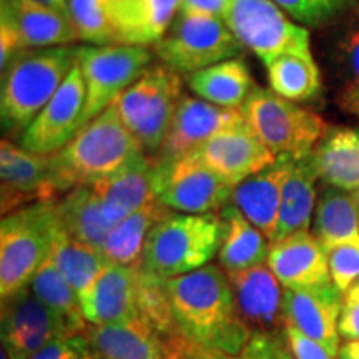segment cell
Segmentation results:
<instances>
[{"label": "cell", "mask_w": 359, "mask_h": 359, "mask_svg": "<svg viewBox=\"0 0 359 359\" xmlns=\"http://www.w3.org/2000/svg\"><path fill=\"white\" fill-rule=\"evenodd\" d=\"M180 333L201 348L241 351L253 336L238 311L226 271L215 264L165 281Z\"/></svg>", "instance_id": "1"}, {"label": "cell", "mask_w": 359, "mask_h": 359, "mask_svg": "<svg viewBox=\"0 0 359 359\" xmlns=\"http://www.w3.org/2000/svg\"><path fill=\"white\" fill-rule=\"evenodd\" d=\"M77 65V47L25 48L2 72L0 116L4 133L19 137Z\"/></svg>", "instance_id": "2"}, {"label": "cell", "mask_w": 359, "mask_h": 359, "mask_svg": "<svg viewBox=\"0 0 359 359\" xmlns=\"http://www.w3.org/2000/svg\"><path fill=\"white\" fill-rule=\"evenodd\" d=\"M142 151L114 103L88 122L64 148L48 155L52 182L58 195L79 187H93Z\"/></svg>", "instance_id": "3"}, {"label": "cell", "mask_w": 359, "mask_h": 359, "mask_svg": "<svg viewBox=\"0 0 359 359\" xmlns=\"http://www.w3.org/2000/svg\"><path fill=\"white\" fill-rule=\"evenodd\" d=\"M223 236L222 215L170 213L148 233L140 268L161 280L196 271L218 255Z\"/></svg>", "instance_id": "4"}, {"label": "cell", "mask_w": 359, "mask_h": 359, "mask_svg": "<svg viewBox=\"0 0 359 359\" xmlns=\"http://www.w3.org/2000/svg\"><path fill=\"white\" fill-rule=\"evenodd\" d=\"M57 201H37L6 215L0 223V298L29 288L52 253L60 230Z\"/></svg>", "instance_id": "5"}, {"label": "cell", "mask_w": 359, "mask_h": 359, "mask_svg": "<svg viewBox=\"0 0 359 359\" xmlns=\"http://www.w3.org/2000/svg\"><path fill=\"white\" fill-rule=\"evenodd\" d=\"M182 98L180 74L160 64L148 67L137 82L120 93L114 107L122 123L140 143L143 154L155 158Z\"/></svg>", "instance_id": "6"}, {"label": "cell", "mask_w": 359, "mask_h": 359, "mask_svg": "<svg viewBox=\"0 0 359 359\" xmlns=\"http://www.w3.org/2000/svg\"><path fill=\"white\" fill-rule=\"evenodd\" d=\"M241 111L248 127L276 156L288 155L296 160L309 156L330 130L320 115L271 88L255 87Z\"/></svg>", "instance_id": "7"}, {"label": "cell", "mask_w": 359, "mask_h": 359, "mask_svg": "<svg viewBox=\"0 0 359 359\" xmlns=\"http://www.w3.org/2000/svg\"><path fill=\"white\" fill-rule=\"evenodd\" d=\"M77 64L85 82L83 128L142 77L151 64V50L145 45H85L77 47Z\"/></svg>", "instance_id": "8"}, {"label": "cell", "mask_w": 359, "mask_h": 359, "mask_svg": "<svg viewBox=\"0 0 359 359\" xmlns=\"http://www.w3.org/2000/svg\"><path fill=\"white\" fill-rule=\"evenodd\" d=\"M243 48L219 17L178 12L167 34L155 43L161 64L177 74H193L233 58Z\"/></svg>", "instance_id": "9"}, {"label": "cell", "mask_w": 359, "mask_h": 359, "mask_svg": "<svg viewBox=\"0 0 359 359\" xmlns=\"http://www.w3.org/2000/svg\"><path fill=\"white\" fill-rule=\"evenodd\" d=\"M224 24L263 64L286 52H309V32L294 25L273 0H230Z\"/></svg>", "instance_id": "10"}, {"label": "cell", "mask_w": 359, "mask_h": 359, "mask_svg": "<svg viewBox=\"0 0 359 359\" xmlns=\"http://www.w3.org/2000/svg\"><path fill=\"white\" fill-rule=\"evenodd\" d=\"M155 163V161H154ZM233 187L193 154L168 167L155 165V193L173 212L217 213L230 203Z\"/></svg>", "instance_id": "11"}, {"label": "cell", "mask_w": 359, "mask_h": 359, "mask_svg": "<svg viewBox=\"0 0 359 359\" xmlns=\"http://www.w3.org/2000/svg\"><path fill=\"white\" fill-rule=\"evenodd\" d=\"M85 82L79 64L72 69L52 100L19 137V145L37 155H52L82 130Z\"/></svg>", "instance_id": "12"}, {"label": "cell", "mask_w": 359, "mask_h": 359, "mask_svg": "<svg viewBox=\"0 0 359 359\" xmlns=\"http://www.w3.org/2000/svg\"><path fill=\"white\" fill-rule=\"evenodd\" d=\"M69 334H74L69 325L30 286L2 302V346L13 359L32 358L53 339Z\"/></svg>", "instance_id": "13"}, {"label": "cell", "mask_w": 359, "mask_h": 359, "mask_svg": "<svg viewBox=\"0 0 359 359\" xmlns=\"http://www.w3.org/2000/svg\"><path fill=\"white\" fill-rule=\"evenodd\" d=\"M241 109H223L213 103L183 95L163 145L154 158L156 167H168L193 155L223 128L241 122Z\"/></svg>", "instance_id": "14"}, {"label": "cell", "mask_w": 359, "mask_h": 359, "mask_svg": "<svg viewBox=\"0 0 359 359\" xmlns=\"http://www.w3.org/2000/svg\"><path fill=\"white\" fill-rule=\"evenodd\" d=\"M195 154L230 187L240 185L276 160V155L255 135L245 118L223 128Z\"/></svg>", "instance_id": "15"}, {"label": "cell", "mask_w": 359, "mask_h": 359, "mask_svg": "<svg viewBox=\"0 0 359 359\" xmlns=\"http://www.w3.org/2000/svg\"><path fill=\"white\" fill-rule=\"evenodd\" d=\"M0 180L4 217L34 201L60 198L52 182L48 155L32 154L6 138L0 143Z\"/></svg>", "instance_id": "16"}, {"label": "cell", "mask_w": 359, "mask_h": 359, "mask_svg": "<svg viewBox=\"0 0 359 359\" xmlns=\"http://www.w3.org/2000/svg\"><path fill=\"white\" fill-rule=\"evenodd\" d=\"M343 293L333 281L309 288L283 291L285 326L291 325L308 338L323 344L333 356H339V316Z\"/></svg>", "instance_id": "17"}, {"label": "cell", "mask_w": 359, "mask_h": 359, "mask_svg": "<svg viewBox=\"0 0 359 359\" xmlns=\"http://www.w3.org/2000/svg\"><path fill=\"white\" fill-rule=\"evenodd\" d=\"M243 321L253 333L285 336L281 283L268 266L226 271Z\"/></svg>", "instance_id": "18"}, {"label": "cell", "mask_w": 359, "mask_h": 359, "mask_svg": "<svg viewBox=\"0 0 359 359\" xmlns=\"http://www.w3.org/2000/svg\"><path fill=\"white\" fill-rule=\"evenodd\" d=\"M88 325H122L140 316L138 311V266L109 263L95 283L80 298Z\"/></svg>", "instance_id": "19"}, {"label": "cell", "mask_w": 359, "mask_h": 359, "mask_svg": "<svg viewBox=\"0 0 359 359\" xmlns=\"http://www.w3.org/2000/svg\"><path fill=\"white\" fill-rule=\"evenodd\" d=\"M266 266L290 290L331 283L326 251L309 231H298L271 241Z\"/></svg>", "instance_id": "20"}, {"label": "cell", "mask_w": 359, "mask_h": 359, "mask_svg": "<svg viewBox=\"0 0 359 359\" xmlns=\"http://www.w3.org/2000/svg\"><path fill=\"white\" fill-rule=\"evenodd\" d=\"M111 226L156 198L154 158L138 151L109 177L93 185Z\"/></svg>", "instance_id": "21"}, {"label": "cell", "mask_w": 359, "mask_h": 359, "mask_svg": "<svg viewBox=\"0 0 359 359\" xmlns=\"http://www.w3.org/2000/svg\"><path fill=\"white\" fill-rule=\"evenodd\" d=\"M296 158L276 156L275 163L233 187L230 203L235 205L269 241H273L280 217L281 193Z\"/></svg>", "instance_id": "22"}, {"label": "cell", "mask_w": 359, "mask_h": 359, "mask_svg": "<svg viewBox=\"0 0 359 359\" xmlns=\"http://www.w3.org/2000/svg\"><path fill=\"white\" fill-rule=\"evenodd\" d=\"M182 0H111L105 8L118 43L155 45L177 19Z\"/></svg>", "instance_id": "23"}, {"label": "cell", "mask_w": 359, "mask_h": 359, "mask_svg": "<svg viewBox=\"0 0 359 359\" xmlns=\"http://www.w3.org/2000/svg\"><path fill=\"white\" fill-rule=\"evenodd\" d=\"M0 13L12 20L25 48L58 47L80 40L72 17L40 0H0Z\"/></svg>", "instance_id": "24"}, {"label": "cell", "mask_w": 359, "mask_h": 359, "mask_svg": "<svg viewBox=\"0 0 359 359\" xmlns=\"http://www.w3.org/2000/svg\"><path fill=\"white\" fill-rule=\"evenodd\" d=\"M85 336L97 359H168L163 341L140 316L122 325H90Z\"/></svg>", "instance_id": "25"}, {"label": "cell", "mask_w": 359, "mask_h": 359, "mask_svg": "<svg viewBox=\"0 0 359 359\" xmlns=\"http://www.w3.org/2000/svg\"><path fill=\"white\" fill-rule=\"evenodd\" d=\"M318 178L344 191L359 190V130L334 128L311 154Z\"/></svg>", "instance_id": "26"}, {"label": "cell", "mask_w": 359, "mask_h": 359, "mask_svg": "<svg viewBox=\"0 0 359 359\" xmlns=\"http://www.w3.org/2000/svg\"><path fill=\"white\" fill-rule=\"evenodd\" d=\"M188 87L213 105L241 109L257 85L241 58H228L188 75Z\"/></svg>", "instance_id": "27"}, {"label": "cell", "mask_w": 359, "mask_h": 359, "mask_svg": "<svg viewBox=\"0 0 359 359\" xmlns=\"http://www.w3.org/2000/svg\"><path fill=\"white\" fill-rule=\"evenodd\" d=\"M358 200L334 187L323 188L316 201L313 235L326 255L339 245H359Z\"/></svg>", "instance_id": "28"}, {"label": "cell", "mask_w": 359, "mask_h": 359, "mask_svg": "<svg viewBox=\"0 0 359 359\" xmlns=\"http://www.w3.org/2000/svg\"><path fill=\"white\" fill-rule=\"evenodd\" d=\"M62 228L72 238L102 251L111 223L103 213L102 201L93 187H79L57 200Z\"/></svg>", "instance_id": "29"}, {"label": "cell", "mask_w": 359, "mask_h": 359, "mask_svg": "<svg viewBox=\"0 0 359 359\" xmlns=\"http://www.w3.org/2000/svg\"><path fill=\"white\" fill-rule=\"evenodd\" d=\"M224 236L218 251V262L224 271L255 268L268 259V238L245 217L235 205L222 210Z\"/></svg>", "instance_id": "30"}, {"label": "cell", "mask_w": 359, "mask_h": 359, "mask_svg": "<svg viewBox=\"0 0 359 359\" xmlns=\"http://www.w3.org/2000/svg\"><path fill=\"white\" fill-rule=\"evenodd\" d=\"M170 213H173V210L165 206L158 198H154L150 203L142 206L140 210L111 228L102 248L103 257L109 263L140 266L148 233Z\"/></svg>", "instance_id": "31"}, {"label": "cell", "mask_w": 359, "mask_h": 359, "mask_svg": "<svg viewBox=\"0 0 359 359\" xmlns=\"http://www.w3.org/2000/svg\"><path fill=\"white\" fill-rule=\"evenodd\" d=\"M316 180L318 175L311 163V155L294 161V167L283 187L280 217L273 241L309 230L316 205Z\"/></svg>", "instance_id": "32"}, {"label": "cell", "mask_w": 359, "mask_h": 359, "mask_svg": "<svg viewBox=\"0 0 359 359\" xmlns=\"http://www.w3.org/2000/svg\"><path fill=\"white\" fill-rule=\"evenodd\" d=\"M269 88L291 102H308L321 92V75L309 52H286L264 64Z\"/></svg>", "instance_id": "33"}, {"label": "cell", "mask_w": 359, "mask_h": 359, "mask_svg": "<svg viewBox=\"0 0 359 359\" xmlns=\"http://www.w3.org/2000/svg\"><path fill=\"white\" fill-rule=\"evenodd\" d=\"M52 255L57 269L77 293L79 302L109 264L102 251L72 238L62 226L57 233Z\"/></svg>", "instance_id": "34"}, {"label": "cell", "mask_w": 359, "mask_h": 359, "mask_svg": "<svg viewBox=\"0 0 359 359\" xmlns=\"http://www.w3.org/2000/svg\"><path fill=\"white\" fill-rule=\"evenodd\" d=\"M30 290L45 306L50 308L69 325L72 333L77 334L87 331L88 326L80 308L79 296L57 269L52 253L35 273Z\"/></svg>", "instance_id": "35"}, {"label": "cell", "mask_w": 359, "mask_h": 359, "mask_svg": "<svg viewBox=\"0 0 359 359\" xmlns=\"http://www.w3.org/2000/svg\"><path fill=\"white\" fill-rule=\"evenodd\" d=\"M168 359H294L285 336L253 333L248 344L238 353H222L201 348L182 336L167 348Z\"/></svg>", "instance_id": "36"}, {"label": "cell", "mask_w": 359, "mask_h": 359, "mask_svg": "<svg viewBox=\"0 0 359 359\" xmlns=\"http://www.w3.org/2000/svg\"><path fill=\"white\" fill-rule=\"evenodd\" d=\"M167 280L148 275L138 266V311L148 325L163 341L165 348L182 338L177 323L173 320L172 304H170Z\"/></svg>", "instance_id": "37"}, {"label": "cell", "mask_w": 359, "mask_h": 359, "mask_svg": "<svg viewBox=\"0 0 359 359\" xmlns=\"http://www.w3.org/2000/svg\"><path fill=\"white\" fill-rule=\"evenodd\" d=\"M80 40L93 45H115L118 35L98 0H67Z\"/></svg>", "instance_id": "38"}, {"label": "cell", "mask_w": 359, "mask_h": 359, "mask_svg": "<svg viewBox=\"0 0 359 359\" xmlns=\"http://www.w3.org/2000/svg\"><path fill=\"white\" fill-rule=\"evenodd\" d=\"M278 7L304 25H320L333 19L351 0H273Z\"/></svg>", "instance_id": "39"}, {"label": "cell", "mask_w": 359, "mask_h": 359, "mask_svg": "<svg viewBox=\"0 0 359 359\" xmlns=\"http://www.w3.org/2000/svg\"><path fill=\"white\" fill-rule=\"evenodd\" d=\"M331 281L341 293H346L359 283V245L336 246L327 253Z\"/></svg>", "instance_id": "40"}, {"label": "cell", "mask_w": 359, "mask_h": 359, "mask_svg": "<svg viewBox=\"0 0 359 359\" xmlns=\"http://www.w3.org/2000/svg\"><path fill=\"white\" fill-rule=\"evenodd\" d=\"M29 359H97L85 333L62 336Z\"/></svg>", "instance_id": "41"}, {"label": "cell", "mask_w": 359, "mask_h": 359, "mask_svg": "<svg viewBox=\"0 0 359 359\" xmlns=\"http://www.w3.org/2000/svg\"><path fill=\"white\" fill-rule=\"evenodd\" d=\"M285 339L294 359H338L323 344L308 338L306 334H303L302 331L291 325L285 326Z\"/></svg>", "instance_id": "42"}, {"label": "cell", "mask_w": 359, "mask_h": 359, "mask_svg": "<svg viewBox=\"0 0 359 359\" xmlns=\"http://www.w3.org/2000/svg\"><path fill=\"white\" fill-rule=\"evenodd\" d=\"M22 50H25V45L15 25L6 13H0V69H6L12 58L19 55Z\"/></svg>", "instance_id": "43"}, {"label": "cell", "mask_w": 359, "mask_h": 359, "mask_svg": "<svg viewBox=\"0 0 359 359\" xmlns=\"http://www.w3.org/2000/svg\"><path fill=\"white\" fill-rule=\"evenodd\" d=\"M339 336L346 341L359 339V291L351 288L344 294L339 316Z\"/></svg>", "instance_id": "44"}, {"label": "cell", "mask_w": 359, "mask_h": 359, "mask_svg": "<svg viewBox=\"0 0 359 359\" xmlns=\"http://www.w3.org/2000/svg\"><path fill=\"white\" fill-rule=\"evenodd\" d=\"M230 0H182L180 12L195 13V15L223 17Z\"/></svg>", "instance_id": "45"}, {"label": "cell", "mask_w": 359, "mask_h": 359, "mask_svg": "<svg viewBox=\"0 0 359 359\" xmlns=\"http://www.w3.org/2000/svg\"><path fill=\"white\" fill-rule=\"evenodd\" d=\"M346 53L349 58V67L353 72V82L348 85L344 92L359 93V30H356L348 40Z\"/></svg>", "instance_id": "46"}, {"label": "cell", "mask_w": 359, "mask_h": 359, "mask_svg": "<svg viewBox=\"0 0 359 359\" xmlns=\"http://www.w3.org/2000/svg\"><path fill=\"white\" fill-rule=\"evenodd\" d=\"M341 107H343L344 110H348L349 114H354L359 116V93L343 92V97H341Z\"/></svg>", "instance_id": "47"}, {"label": "cell", "mask_w": 359, "mask_h": 359, "mask_svg": "<svg viewBox=\"0 0 359 359\" xmlns=\"http://www.w3.org/2000/svg\"><path fill=\"white\" fill-rule=\"evenodd\" d=\"M339 359H359V339L346 341L339 348Z\"/></svg>", "instance_id": "48"}, {"label": "cell", "mask_w": 359, "mask_h": 359, "mask_svg": "<svg viewBox=\"0 0 359 359\" xmlns=\"http://www.w3.org/2000/svg\"><path fill=\"white\" fill-rule=\"evenodd\" d=\"M40 2H43L45 6L53 7V8H55V11L65 13V15H70L69 2H67V0H40Z\"/></svg>", "instance_id": "49"}, {"label": "cell", "mask_w": 359, "mask_h": 359, "mask_svg": "<svg viewBox=\"0 0 359 359\" xmlns=\"http://www.w3.org/2000/svg\"><path fill=\"white\" fill-rule=\"evenodd\" d=\"M0 359H13V358L11 356V353H8L7 349L2 346V351H0Z\"/></svg>", "instance_id": "50"}, {"label": "cell", "mask_w": 359, "mask_h": 359, "mask_svg": "<svg viewBox=\"0 0 359 359\" xmlns=\"http://www.w3.org/2000/svg\"><path fill=\"white\" fill-rule=\"evenodd\" d=\"M98 2H100V4H102V6H103V8H107V7H109V4L111 2V0H98Z\"/></svg>", "instance_id": "51"}, {"label": "cell", "mask_w": 359, "mask_h": 359, "mask_svg": "<svg viewBox=\"0 0 359 359\" xmlns=\"http://www.w3.org/2000/svg\"><path fill=\"white\" fill-rule=\"evenodd\" d=\"M353 288H356V290L359 291V283H358V285H354V286H353Z\"/></svg>", "instance_id": "52"}, {"label": "cell", "mask_w": 359, "mask_h": 359, "mask_svg": "<svg viewBox=\"0 0 359 359\" xmlns=\"http://www.w3.org/2000/svg\"><path fill=\"white\" fill-rule=\"evenodd\" d=\"M358 203H359V193H358Z\"/></svg>", "instance_id": "53"}]
</instances>
